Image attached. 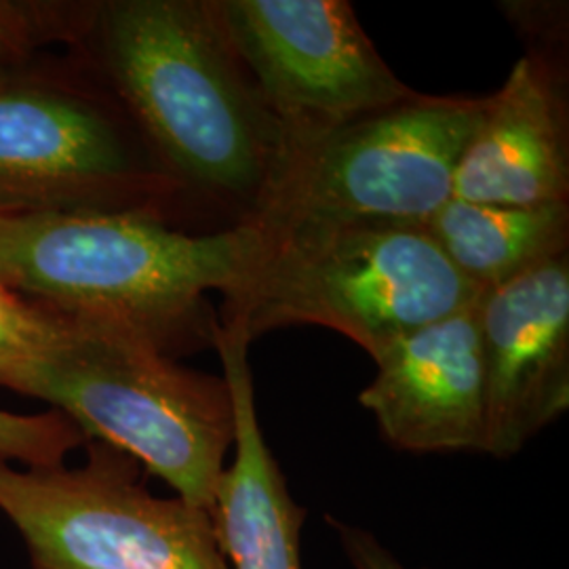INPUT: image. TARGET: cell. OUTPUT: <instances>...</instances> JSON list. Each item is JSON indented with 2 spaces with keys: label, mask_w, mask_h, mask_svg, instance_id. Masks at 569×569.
I'll return each mask as SVG.
<instances>
[{
  "label": "cell",
  "mask_w": 569,
  "mask_h": 569,
  "mask_svg": "<svg viewBox=\"0 0 569 569\" xmlns=\"http://www.w3.org/2000/svg\"><path fill=\"white\" fill-rule=\"evenodd\" d=\"M103 74L178 183L247 226L284 157L283 127L226 39L211 0L96 4Z\"/></svg>",
  "instance_id": "1"
},
{
  "label": "cell",
  "mask_w": 569,
  "mask_h": 569,
  "mask_svg": "<svg viewBox=\"0 0 569 569\" xmlns=\"http://www.w3.org/2000/svg\"><path fill=\"white\" fill-rule=\"evenodd\" d=\"M262 243L249 226L190 234L148 211L0 213V281L60 315L131 327L171 357L213 346L207 296L234 293Z\"/></svg>",
  "instance_id": "2"
},
{
  "label": "cell",
  "mask_w": 569,
  "mask_h": 569,
  "mask_svg": "<svg viewBox=\"0 0 569 569\" xmlns=\"http://www.w3.org/2000/svg\"><path fill=\"white\" fill-rule=\"evenodd\" d=\"M0 388L53 406L87 439L129 453L176 496L211 512L234 446L222 376L180 366L131 327L47 308L41 329L0 357Z\"/></svg>",
  "instance_id": "3"
},
{
  "label": "cell",
  "mask_w": 569,
  "mask_h": 569,
  "mask_svg": "<svg viewBox=\"0 0 569 569\" xmlns=\"http://www.w3.org/2000/svg\"><path fill=\"white\" fill-rule=\"evenodd\" d=\"M481 296L425 226L359 222L262 244L249 277L224 298L220 323L249 342L281 327H326L376 363L409 333Z\"/></svg>",
  "instance_id": "4"
},
{
  "label": "cell",
  "mask_w": 569,
  "mask_h": 569,
  "mask_svg": "<svg viewBox=\"0 0 569 569\" xmlns=\"http://www.w3.org/2000/svg\"><path fill=\"white\" fill-rule=\"evenodd\" d=\"M488 98L413 91L284 152L249 228L272 244L359 222L425 224L448 203Z\"/></svg>",
  "instance_id": "5"
},
{
  "label": "cell",
  "mask_w": 569,
  "mask_h": 569,
  "mask_svg": "<svg viewBox=\"0 0 569 569\" xmlns=\"http://www.w3.org/2000/svg\"><path fill=\"white\" fill-rule=\"evenodd\" d=\"M84 446L77 468L0 460V512L20 531L30 569H230L209 510L154 496L121 449Z\"/></svg>",
  "instance_id": "6"
},
{
  "label": "cell",
  "mask_w": 569,
  "mask_h": 569,
  "mask_svg": "<svg viewBox=\"0 0 569 569\" xmlns=\"http://www.w3.org/2000/svg\"><path fill=\"white\" fill-rule=\"evenodd\" d=\"M249 77L281 122L284 152L413 93L346 0H211Z\"/></svg>",
  "instance_id": "7"
},
{
  "label": "cell",
  "mask_w": 569,
  "mask_h": 569,
  "mask_svg": "<svg viewBox=\"0 0 569 569\" xmlns=\"http://www.w3.org/2000/svg\"><path fill=\"white\" fill-rule=\"evenodd\" d=\"M180 194L119 119L81 93L0 79V213L148 211Z\"/></svg>",
  "instance_id": "8"
},
{
  "label": "cell",
  "mask_w": 569,
  "mask_h": 569,
  "mask_svg": "<svg viewBox=\"0 0 569 569\" xmlns=\"http://www.w3.org/2000/svg\"><path fill=\"white\" fill-rule=\"evenodd\" d=\"M486 369V449L510 458L569 407V253L477 302Z\"/></svg>",
  "instance_id": "9"
},
{
  "label": "cell",
  "mask_w": 569,
  "mask_h": 569,
  "mask_svg": "<svg viewBox=\"0 0 569 569\" xmlns=\"http://www.w3.org/2000/svg\"><path fill=\"white\" fill-rule=\"evenodd\" d=\"M359 395L395 448L486 449V369L477 305L409 333L376 361Z\"/></svg>",
  "instance_id": "10"
},
{
  "label": "cell",
  "mask_w": 569,
  "mask_h": 569,
  "mask_svg": "<svg viewBox=\"0 0 569 569\" xmlns=\"http://www.w3.org/2000/svg\"><path fill=\"white\" fill-rule=\"evenodd\" d=\"M453 199L468 203H569L568 60L529 53L488 96L458 163Z\"/></svg>",
  "instance_id": "11"
},
{
  "label": "cell",
  "mask_w": 569,
  "mask_h": 569,
  "mask_svg": "<svg viewBox=\"0 0 569 569\" xmlns=\"http://www.w3.org/2000/svg\"><path fill=\"white\" fill-rule=\"evenodd\" d=\"M249 340L220 323L213 348L234 406V462L224 468L211 519L230 569H302L306 510L291 498L279 462L266 446L249 367Z\"/></svg>",
  "instance_id": "12"
},
{
  "label": "cell",
  "mask_w": 569,
  "mask_h": 569,
  "mask_svg": "<svg viewBox=\"0 0 569 569\" xmlns=\"http://www.w3.org/2000/svg\"><path fill=\"white\" fill-rule=\"evenodd\" d=\"M422 226L481 293L569 253V203L515 207L451 197Z\"/></svg>",
  "instance_id": "13"
},
{
  "label": "cell",
  "mask_w": 569,
  "mask_h": 569,
  "mask_svg": "<svg viewBox=\"0 0 569 569\" xmlns=\"http://www.w3.org/2000/svg\"><path fill=\"white\" fill-rule=\"evenodd\" d=\"M93 9L68 11L58 4L0 0V79L26 60L41 42L60 37H84Z\"/></svg>",
  "instance_id": "14"
},
{
  "label": "cell",
  "mask_w": 569,
  "mask_h": 569,
  "mask_svg": "<svg viewBox=\"0 0 569 569\" xmlns=\"http://www.w3.org/2000/svg\"><path fill=\"white\" fill-rule=\"evenodd\" d=\"M87 443L81 428L60 411L21 416L0 409V460L26 468L63 467L68 453Z\"/></svg>",
  "instance_id": "15"
},
{
  "label": "cell",
  "mask_w": 569,
  "mask_h": 569,
  "mask_svg": "<svg viewBox=\"0 0 569 569\" xmlns=\"http://www.w3.org/2000/svg\"><path fill=\"white\" fill-rule=\"evenodd\" d=\"M509 20L521 32L529 53L568 60V4L561 2H509Z\"/></svg>",
  "instance_id": "16"
},
{
  "label": "cell",
  "mask_w": 569,
  "mask_h": 569,
  "mask_svg": "<svg viewBox=\"0 0 569 569\" xmlns=\"http://www.w3.org/2000/svg\"><path fill=\"white\" fill-rule=\"evenodd\" d=\"M47 308L0 281V357L26 345L44 323Z\"/></svg>",
  "instance_id": "17"
},
{
  "label": "cell",
  "mask_w": 569,
  "mask_h": 569,
  "mask_svg": "<svg viewBox=\"0 0 569 569\" xmlns=\"http://www.w3.org/2000/svg\"><path fill=\"white\" fill-rule=\"evenodd\" d=\"M338 531L340 545L355 569H407L390 550L366 529L331 521Z\"/></svg>",
  "instance_id": "18"
}]
</instances>
